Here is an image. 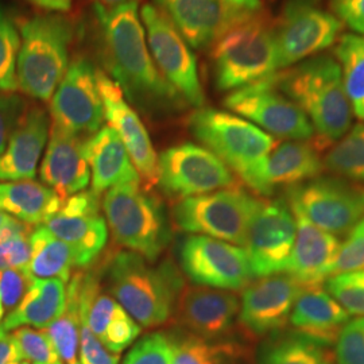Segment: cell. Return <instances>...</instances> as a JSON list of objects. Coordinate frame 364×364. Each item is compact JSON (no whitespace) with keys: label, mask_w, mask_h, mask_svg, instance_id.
Masks as SVG:
<instances>
[{"label":"cell","mask_w":364,"mask_h":364,"mask_svg":"<svg viewBox=\"0 0 364 364\" xmlns=\"http://www.w3.org/2000/svg\"><path fill=\"white\" fill-rule=\"evenodd\" d=\"M107 70L127 99L142 107H171L182 97L159 73L149 49L138 1L114 9L95 6Z\"/></svg>","instance_id":"cell-1"},{"label":"cell","mask_w":364,"mask_h":364,"mask_svg":"<svg viewBox=\"0 0 364 364\" xmlns=\"http://www.w3.org/2000/svg\"><path fill=\"white\" fill-rule=\"evenodd\" d=\"M275 77L278 88L311 120L313 141L321 151L350 131L352 108L338 60L326 54L317 55L284 73H275Z\"/></svg>","instance_id":"cell-2"},{"label":"cell","mask_w":364,"mask_h":364,"mask_svg":"<svg viewBox=\"0 0 364 364\" xmlns=\"http://www.w3.org/2000/svg\"><path fill=\"white\" fill-rule=\"evenodd\" d=\"M189 130L250 189L263 196L262 168L278 144L273 135L245 117L204 107L189 117Z\"/></svg>","instance_id":"cell-3"},{"label":"cell","mask_w":364,"mask_h":364,"mask_svg":"<svg viewBox=\"0 0 364 364\" xmlns=\"http://www.w3.org/2000/svg\"><path fill=\"white\" fill-rule=\"evenodd\" d=\"M19 34L18 90L33 99L49 102L69 68L73 23L61 14H39L19 23Z\"/></svg>","instance_id":"cell-4"},{"label":"cell","mask_w":364,"mask_h":364,"mask_svg":"<svg viewBox=\"0 0 364 364\" xmlns=\"http://www.w3.org/2000/svg\"><path fill=\"white\" fill-rule=\"evenodd\" d=\"M218 90L235 91L278 69L274 22L264 13H243L212 45Z\"/></svg>","instance_id":"cell-5"},{"label":"cell","mask_w":364,"mask_h":364,"mask_svg":"<svg viewBox=\"0 0 364 364\" xmlns=\"http://www.w3.org/2000/svg\"><path fill=\"white\" fill-rule=\"evenodd\" d=\"M144 257L119 252L109 267V289L117 302L144 328L164 324L181 294L182 278L173 263L153 267Z\"/></svg>","instance_id":"cell-6"},{"label":"cell","mask_w":364,"mask_h":364,"mask_svg":"<svg viewBox=\"0 0 364 364\" xmlns=\"http://www.w3.org/2000/svg\"><path fill=\"white\" fill-rule=\"evenodd\" d=\"M105 221L123 247L156 262L169 242V225L161 203L139 185H119L105 192Z\"/></svg>","instance_id":"cell-7"},{"label":"cell","mask_w":364,"mask_h":364,"mask_svg":"<svg viewBox=\"0 0 364 364\" xmlns=\"http://www.w3.org/2000/svg\"><path fill=\"white\" fill-rule=\"evenodd\" d=\"M263 200L242 186H230L205 195L182 198L174 207V221L180 230L245 246L248 227Z\"/></svg>","instance_id":"cell-8"},{"label":"cell","mask_w":364,"mask_h":364,"mask_svg":"<svg viewBox=\"0 0 364 364\" xmlns=\"http://www.w3.org/2000/svg\"><path fill=\"white\" fill-rule=\"evenodd\" d=\"M340 30L341 22L323 9L321 0H287L274 22L278 69L326 50L338 39Z\"/></svg>","instance_id":"cell-9"},{"label":"cell","mask_w":364,"mask_h":364,"mask_svg":"<svg viewBox=\"0 0 364 364\" xmlns=\"http://www.w3.org/2000/svg\"><path fill=\"white\" fill-rule=\"evenodd\" d=\"M287 203L329 234H348L364 218V185L341 177H317L287 189Z\"/></svg>","instance_id":"cell-10"},{"label":"cell","mask_w":364,"mask_h":364,"mask_svg":"<svg viewBox=\"0 0 364 364\" xmlns=\"http://www.w3.org/2000/svg\"><path fill=\"white\" fill-rule=\"evenodd\" d=\"M224 105L259 129L287 141L314 138L312 123L304 111L277 85L275 73L231 92Z\"/></svg>","instance_id":"cell-11"},{"label":"cell","mask_w":364,"mask_h":364,"mask_svg":"<svg viewBox=\"0 0 364 364\" xmlns=\"http://www.w3.org/2000/svg\"><path fill=\"white\" fill-rule=\"evenodd\" d=\"M147 45L159 73L188 105L204 107L205 96L197 60L188 42L156 6L146 3L139 10Z\"/></svg>","instance_id":"cell-12"},{"label":"cell","mask_w":364,"mask_h":364,"mask_svg":"<svg viewBox=\"0 0 364 364\" xmlns=\"http://www.w3.org/2000/svg\"><path fill=\"white\" fill-rule=\"evenodd\" d=\"M158 183L177 198L205 195L236 185L231 169L204 146L181 144L158 156Z\"/></svg>","instance_id":"cell-13"},{"label":"cell","mask_w":364,"mask_h":364,"mask_svg":"<svg viewBox=\"0 0 364 364\" xmlns=\"http://www.w3.org/2000/svg\"><path fill=\"white\" fill-rule=\"evenodd\" d=\"M296 240V218L287 198L263 200L245 242L254 278L287 273Z\"/></svg>","instance_id":"cell-14"},{"label":"cell","mask_w":364,"mask_h":364,"mask_svg":"<svg viewBox=\"0 0 364 364\" xmlns=\"http://www.w3.org/2000/svg\"><path fill=\"white\" fill-rule=\"evenodd\" d=\"M180 263L198 287L235 291L254 278L245 248L204 235H191L182 242Z\"/></svg>","instance_id":"cell-15"},{"label":"cell","mask_w":364,"mask_h":364,"mask_svg":"<svg viewBox=\"0 0 364 364\" xmlns=\"http://www.w3.org/2000/svg\"><path fill=\"white\" fill-rule=\"evenodd\" d=\"M53 122L76 135L90 138L103 127L105 108L97 87V70L85 57H76L50 99Z\"/></svg>","instance_id":"cell-16"},{"label":"cell","mask_w":364,"mask_h":364,"mask_svg":"<svg viewBox=\"0 0 364 364\" xmlns=\"http://www.w3.org/2000/svg\"><path fill=\"white\" fill-rule=\"evenodd\" d=\"M97 87L108 126L115 130L126 146L141 181L144 183V191H150L158 185V156L149 131L117 82L102 70H97Z\"/></svg>","instance_id":"cell-17"},{"label":"cell","mask_w":364,"mask_h":364,"mask_svg":"<svg viewBox=\"0 0 364 364\" xmlns=\"http://www.w3.org/2000/svg\"><path fill=\"white\" fill-rule=\"evenodd\" d=\"M302 287L289 274L258 278L245 287L239 318L254 335L281 331L290 320L294 302Z\"/></svg>","instance_id":"cell-18"},{"label":"cell","mask_w":364,"mask_h":364,"mask_svg":"<svg viewBox=\"0 0 364 364\" xmlns=\"http://www.w3.org/2000/svg\"><path fill=\"white\" fill-rule=\"evenodd\" d=\"M87 139L52 123L49 144L41 164V180L48 185L61 203L87 189L91 169L87 159Z\"/></svg>","instance_id":"cell-19"},{"label":"cell","mask_w":364,"mask_h":364,"mask_svg":"<svg viewBox=\"0 0 364 364\" xmlns=\"http://www.w3.org/2000/svg\"><path fill=\"white\" fill-rule=\"evenodd\" d=\"M80 316L105 348L117 355L130 347L142 332L117 299L100 290L99 278L93 273L82 275Z\"/></svg>","instance_id":"cell-20"},{"label":"cell","mask_w":364,"mask_h":364,"mask_svg":"<svg viewBox=\"0 0 364 364\" xmlns=\"http://www.w3.org/2000/svg\"><path fill=\"white\" fill-rule=\"evenodd\" d=\"M156 7L196 50L210 48L243 14L223 0H156Z\"/></svg>","instance_id":"cell-21"},{"label":"cell","mask_w":364,"mask_h":364,"mask_svg":"<svg viewBox=\"0 0 364 364\" xmlns=\"http://www.w3.org/2000/svg\"><path fill=\"white\" fill-rule=\"evenodd\" d=\"M291 210L296 218V240L287 274L302 287H320L331 277L340 239L314 225L297 209Z\"/></svg>","instance_id":"cell-22"},{"label":"cell","mask_w":364,"mask_h":364,"mask_svg":"<svg viewBox=\"0 0 364 364\" xmlns=\"http://www.w3.org/2000/svg\"><path fill=\"white\" fill-rule=\"evenodd\" d=\"M49 134L50 120L46 111L39 107L27 108L0 156V181L33 180Z\"/></svg>","instance_id":"cell-23"},{"label":"cell","mask_w":364,"mask_h":364,"mask_svg":"<svg viewBox=\"0 0 364 364\" xmlns=\"http://www.w3.org/2000/svg\"><path fill=\"white\" fill-rule=\"evenodd\" d=\"M177 304L182 323L196 336L207 340L230 332L240 309L232 291L204 287L185 289Z\"/></svg>","instance_id":"cell-24"},{"label":"cell","mask_w":364,"mask_h":364,"mask_svg":"<svg viewBox=\"0 0 364 364\" xmlns=\"http://www.w3.org/2000/svg\"><path fill=\"white\" fill-rule=\"evenodd\" d=\"M348 320L350 314L321 285L302 287L290 314L293 332L326 348Z\"/></svg>","instance_id":"cell-25"},{"label":"cell","mask_w":364,"mask_h":364,"mask_svg":"<svg viewBox=\"0 0 364 364\" xmlns=\"http://www.w3.org/2000/svg\"><path fill=\"white\" fill-rule=\"evenodd\" d=\"M321 150L314 141L278 142L262 168L263 196H272L277 186L294 188L317 178L324 170Z\"/></svg>","instance_id":"cell-26"},{"label":"cell","mask_w":364,"mask_h":364,"mask_svg":"<svg viewBox=\"0 0 364 364\" xmlns=\"http://www.w3.org/2000/svg\"><path fill=\"white\" fill-rule=\"evenodd\" d=\"M85 149L92 171V191L97 195L119 185H141V176L126 146L109 126H103L90 136Z\"/></svg>","instance_id":"cell-27"},{"label":"cell","mask_w":364,"mask_h":364,"mask_svg":"<svg viewBox=\"0 0 364 364\" xmlns=\"http://www.w3.org/2000/svg\"><path fill=\"white\" fill-rule=\"evenodd\" d=\"M43 225L72 248L76 267H87L105 250L108 230L100 213L68 215L57 212Z\"/></svg>","instance_id":"cell-28"},{"label":"cell","mask_w":364,"mask_h":364,"mask_svg":"<svg viewBox=\"0 0 364 364\" xmlns=\"http://www.w3.org/2000/svg\"><path fill=\"white\" fill-rule=\"evenodd\" d=\"M66 306V284L61 279H34L19 305L9 313L0 328L6 332L21 326L46 328Z\"/></svg>","instance_id":"cell-29"},{"label":"cell","mask_w":364,"mask_h":364,"mask_svg":"<svg viewBox=\"0 0 364 364\" xmlns=\"http://www.w3.org/2000/svg\"><path fill=\"white\" fill-rule=\"evenodd\" d=\"M61 205L60 197L39 182H0V212L28 225H39L50 219Z\"/></svg>","instance_id":"cell-30"},{"label":"cell","mask_w":364,"mask_h":364,"mask_svg":"<svg viewBox=\"0 0 364 364\" xmlns=\"http://www.w3.org/2000/svg\"><path fill=\"white\" fill-rule=\"evenodd\" d=\"M31 257L26 266L33 279L57 278L69 282L76 267L75 254L65 242L60 240L43 225H37L30 234Z\"/></svg>","instance_id":"cell-31"},{"label":"cell","mask_w":364,"mask_h":364,"mask_svg":"<svg viewBox=\"0 0 364 364\" xmlns=\"http://www.w3.org/2000/svg\"><path fill=\"white\" fill-rule=\"evenodd\" d=\"M82 273L75 274L66 289V306L63 314L43 331L50 338L60 360L64 364L80 362V297Z\"/></svg>","instance_id":"cell-32"},{"label":"cell","mask_w":364,"mask_h":364,"mask_svg":"<svg viewBox=\"0 0 364 364\" xmlns=\"http://www.w3.org/2000/svg\"><path fill=\"white\" fill-rule=\"evenodd\" d=\"M258 364H335L326 347L296 332L273 336L260 348Z\"/></svg>","instance_id":"cell-33"},{"label":"cell","mask_w":364,"mask_h":364,"mask_svg":"<svg viewBox=\"0 0 364 364\" xmlns=\"http://www.w3.org/2000/svg\"><path fill=\"white\" fill-rule=\"evenodd\" d=\"M344 90L355 117L364 122V37L344 34L335 49Z\"/></svg>","instance_id":"cell-34"},{"label":"cell","mask_w":364,"mask_h":364,"mask_svg":"<svg viewBox=\"0 0 364 364\" xmlns=\"http://www.w3.org/2000/svg\"><path fill=\"white\" fill-rule=\"evenodd\" d=\"M324 168L341 178L364 182V122L331 147L324 158Z\"/></svg>","instance_id":"cell-35"},{"label":"cell","mask_w":364,"mask_h":364,"mask_svg":"<svg viewBox=\"0 0 364 364\" xmlns=\"http://www.w3.org/2000/svg\"><path fill=\"white\" fill-rule=\"evenodd\" d=\"M30 225L11 218L0 230V272L26 269L30 257Z\"/></svg>","instance_id":"cell-36"},{"label":"cell","mask_w":364,"mask_h":364,"mask_svg":"<svg viewBox=\"0 0 364 364\" xmlns=\"http://www.w3.org/2000/svg\"><path fill=\"white\" fill-rule=\"evenodd\" d=\"M21 48L19 27L0 7V91H18L16 61Z\"/></svg>","instance_id":"cell-37"},{"label":"cell","mask_w":364,"mask_h":364,"mask_svg":"<svg viewBox=\"0 0 364 364\" xmlns=\"http://www.w3.org/2000/svg\"><path fill=\"white\" fill-rule=\"evenodd\" d=\"M14 362H30L33 364H53L60 358L53 347L46 332L36 331L28 326L14 329L11 333Z\"/></svg>","instance_id":"cell-38"},{"label":"cell","mask_w":364,"mask_h":364,"mask_svg":"<svg viewBox=\"0 0 364 364\" xmlns=\"http://www.w3.org/2000/svg\"><path fill=\"white\" fill-rule=\"evenodd\" d=\"M324 284L326 291L348 314L364 317V270L332 275Z\"/></svg>","instance_id":"cell-39"},{"label":"cell","mask_w":364,"mask_h":364,"mask_svg":"<svg viewBox=\"0 0 364 364\" xmlns=\"http://www.w3.org/2000/svg\"><path fill=\"white\" fill-rule=\"evenodd\" d=\"M230 356V347L212 344L207 338L189 336L174 340L173 364H225Z\"/></svg>","instance_id":"cell-40"},{"label":"cell","mask_w":364,"mask_h":364,"mask_svg":"<svg viewBox=\"0 0 364 364\" xmlns=\"http://www.w3.org/2000/svg\"><path fill=\"white\" fill-rule=\"evenodd\" d=\"M174 340L164 332L141 338L131 350L123 364H173Z\"/></svg>","instance_id":"cell-41"},{"label":"cell","mask_w":364,"mask_h":364,"mask_svg":"<svg viewBox=\"0 0 364 364\" xmlns=\"http://www.w3.org/2000/svg\"><path fill=\"white\" fill-rule=\"evenodd\" d=\"M335 344L336 364H364V317L348 320Z\"/></svg>","instance_id":"cell-42"},{"label":"cell","mask_w":364,"mask_h":364,"mask_svg":"<svg viewBox=\"0 0 364 364\" xmlns=\"http://www.w3.org/2000/svg\"><path fill=\"white\" fill-rule=\"evenodd\" d=\"M359 270H364V218L348 232L346 242L341 243L331 277Z\"/></svg>","instance_id":"cell-43"},{"label":"cell","mask_w":364,"mask_h":364,"mask_svg":"<svg viewBox=\"0 0 364 364\" xmlns=\"http://www.w3.org/2000/svg\"><path fill=\"white\" fill-rule=\"evenodd\" d=\"M27 111L26 100L15 92L0 91V156Z\"/></svg>","instance_id":"cell-44"},{"label":"cell","mask_w":364,"mask_h":364,"mask_svg":"<svg viewBox=\"0 0 364 364\" xmlns=\"http://www.w3.org/2000/svg\"><path fill=\"white\" fill-rule=\"evenodd\" d=\"M33 281L25 269L0 272V299L4 312H13L25 297Z\"/></svg>","instance_id":"cell-45"},{"label":"cell","mask_w":364,"mask_h":364,"mask_svg":"<svg viewBox=\"0 0 364 364\" xmlns=\"http://www.w3.org/2000/svg\"><path fill=\"white\" fill-rule=\"evenodd\" d=\"M80 362L81 364H119L120 356L108 351L80 316Z\"/></svg>","instance_id":"cell-46"},{"label":"cell","mask_w":364,"mask_h":364,"mask_svg":"<svg viewBox=\"0 0 364 364\" xmlns=\"http://www.w3.org/2000/svg\"><path fill=\"white\" fill-rule=\"evenodd\" d=\"M332 7L341 23L358 34H364V0H333Z\"/></svg>","instance_id":"cell-47"},{"label":"cell","mask_w":364,"mask_h":364,"mask_svg":"<svg viewBox=\"0 0 364 364\" xmlns=\"http://www.w3.org/2000/svg\"><path fill=\"white\" fill-rule=\"evenodd\" d=\"M34 7L43 11L53 13H66L70 10L73 0H27Z\"/></svg>","instance_id":"cell-48"},{"label":"cell","mask_w":364,"mask_h":364,"mask_svg":"<svg viewBox=\"0 0 364 364\" xmlns=\"http://www.w3.org/2000/svg\"><path fill=\"white\" fill-rule=\"evenodd\" d=\"M14 362L13 338L9 332L0 328V364Z\"/></svg>","instance_id":"cell-49"},{"label":"cell","mask_w":364,"mask_h":364,"mask_svg":"<svg viewBox=\"0 0 364 364\" xmlns=\"http://www.w3.org/2000/svg\"><path fill=\"white\" fill-rule=\"evenodd\" d=\"M231 9L242 13H257L260 11L262 0H223Z\"/></svg>","instance_id":"cell-50"},{"label":"cell","mask_w":364,"mask_h":364,"mask_svg":"<svg viewBox=\"0 0 364 364\" xmlns=\"http://www.w3.org/2000/svg\"><path fill=\"white\" fill-rule=\"evenodd\" d=\"M130 1H138V0H95V6H99L103 9H114Z\"/></svg>","instance_id":"cell-51"},{"label":"cell","mask_w":364,"mask_h":364,"mask_svg":"<svg viewBox=\"0 0 364 364\" xmlns=\"http://www.w3.org/2000/svg\"><path fill=\"white\" fill-rule=\"evenodd\" d=\"M10 219H11L10 215H7V213H4V212H0V230L4 227V224L10 220Z\"/></svg>","instance_id":"cell-52"},{"label":"cell","mask_w":364,"mask_h":364,"mask_svg":"<svg viewBox=\"0 0 364 364\" xmlns=\"http://www.w3.org/2000/svg\"><path fill=\"white\" fill-rule=\"evenodd\" d=\"M3 314H4V309H3V305H1V299H0V321L3 318Z\"/></svg>","instance_id":"cell-53"},{"label":"cell","mask_w":364,"mask_h":364,"mask_svg":"<svg viewBox=\"0 0 364 364\" xmlns=\"http://www.w3.org/2000/svg\"><path fill=\"white\" fill-rule=\"evenodd\" d=\"M9 364H31L30 362H11V363Z\"/></svg>","instance_id":"cell-54"},{"label":"cell","mask_w":364,"mask_h":364,"mask_svg":"<svg viewBox=\"0 0 364 364\" xmlns=\"http://www.w3.org/2000/svg\"><path fill=\"white\" fill-rule=\"evenodd\" d=\"M53 364H63V362H61V360H60V362H57V363H53Z\"/></svg>","instance_id":"cell-55"},{"label":"cell","mask_w":364,"mask_h":364,"mask_svg":"<svg viewBox=\"0 0 364 364\" xmlns=\"http://www.w3.org/2000/svg\"><path fill=\"white\" fill-rule=\"evenodd\" d=\"M332 1H333V0H332Z\"/></svg>","instance_id":"cell-56"}]
</instances>
